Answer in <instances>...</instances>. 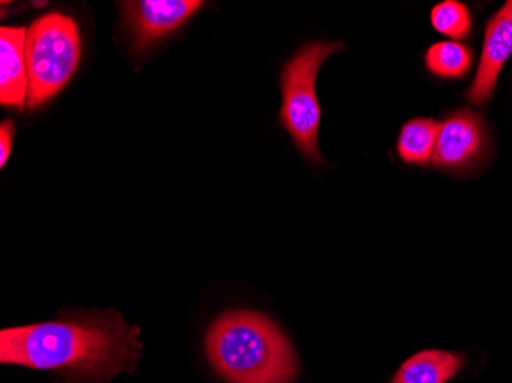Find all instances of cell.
Here are the masks:
<instances>
[{
  "label": "cell",
  "mask_w": 512,
  "mask_h": 383,
  "mask_svg": "<svg viewBox=\"0 0 512 383\" xmlns=\"http://www.w3.org/2000/svg\"><path fill=\"white\" fill-rule=\"evenodd\" d=\"M140 328L114 310L62 313L56 321L4 328L0 362L50 371L59 383H108L134 373L142 356Z\"/></svg>",
  "instance_id": "obj_1"
},
{
  "label": "cell",
  "mask_w": 512,
  "mask_h": 383,
  "mask_svg": "<svg viewBox=\"0 0 512 383\" xmlns=\"http://www.w3.org/2000/svg\"><path fill=\"white\" fill-rule=\"evenodd\" d=\"M206 354L229 383H293L298 357L281 328L263 313L232 310L206 334Z\"/></svg>",
  "instance_id": "obj_2"
},
{
  "label": "cell",
  "mask_w": 512,
  "mask_h": 383,
  "mask_svg": "<svg viewBox=\"0 0 512 383\" xmlns=\"http://www.w3.org/2000/svg\"><path fill=\"white\" fill-rule=\"evenodd\" d=\"M342 50V42L309 43L281 71L283 106L279 123L289 132L299 152L313 163L322 161L318 148L321 106L316 95V79L325 60Z\"/></svg>",
  "instance_id": "obj_3"
},
{
  "label": "cell",
  "mask_w": 512,
  "mask_h": 383,
  "mask_svg": "<svg viewBox=\"0 0 512 383\" xmlns=\"http://www.w3.org/2000/svg\"><path fill=\"white\" fill-rule=\"evenodd\" d=\"M82 54L79 27L73 17L50 13L33 22L27 33L28 108L45 105L76 73Z\"/></svg>",
  "instance_id": "obj_4"
},
{
  "label": "cell",
  "mask_w": 512,
  "mask_h": 383,
  "mask_svg": "<svg viewBox=\"0 0 512 383\" xmlns=\"http://www.w3.org/2000/svg\"><path fill=\"white\" fill-rule=\"evenodd\" d=\"M488 146L485 122L476 112L462 109L440 123L433 164L436 169L462 172L476 166Z\"/></svg>",
  "instance_id": "obj_5"
},
{
  "label": "cell",
  "mask_w": 512,
  "mask_h": 383,
  "mask_svg": "<svg viewBox=\"0 0 512 383\" xmlns=\"http://www.w3.org/2000/svg\"><path fill=\"white\" fill-rule=\"evenodd\" d=\"M125 20L135 51H143L174 33L198 8L200 0H140L123 2Z\"/></svg>",
  "instance_id": "obj_6"
},
{
  "label": "cell",
  "mask_w": 512,
  "mask_h": 383,
  "mask_svg": "<svg viewBox=\"0 0 512 383\" xmlns=\"http://www.w3.org/2000/svg\"><path fill=\"white\" fill-rule=\"evenodd\" d=\"M512 54V0L506 2L486 23L482 56L467 99L471 105L490 102L506 60Z\"/></svg>",
  "instance_id": "obj_7"
},
{
  "label": "cell",
  "mask_w": 512,
  "mask_h": 383,
  "mask_svg": "<svg viewBox=\"0 0 512 383\" xmlns=\"http://www.w3.org/2000/svg\"><path fill=\"white\" fill-rule=\"evenodd\" d=\"M27 33L19 27L0 30V103L7 108L22 109L28 100Z\"/></svg>",
  "instance_id": "obj_8"
},
{
  "label": "cell",
  "mask_w": 512,
  "mask_h": 383,
  "mask_svg": "<svg viewBox=\"0 0 512 383\" xmlns=\"http://www.w3.org/2000/svg\"><path fill=\"white\" fill-rule=\"evenodd\" d=\"M465 364L462 354L425 350L414 354L394 374L391 383H447Z\"/></svg>",
  "instance_id": "obj_9"
},
{
  "label": "cell",
  "mask_w": 512,
  "mask_h": 383,
  "mask_svg": "<svg viewBox=\"0 0 512 383\" xmlns=\"http://www.w3.org/2000/svg\"><path fill=\"white\" fill-rule=\"evenodd\" d=\"M440 123L433 118H413L398 137V154L405 164L428 166L436 151Z\"/></svg>",
  "instance_id": "obj_10"
},
{
  "label": "cell",
  "mask_w": 512,
  "mask_h": 383,
  "mask_svg": "<svg viewBox=\"0 0 512 383\" xmlns=\"http://www.w3.org/2000/svg\"><path fill=\"white\" fill-rule=\"evenodd\" d=\"M473 60L474 53L470 46L454 40L434 43L425 54L428 71L442 79H462L467 76Z\"/></svg>",
  "instance_id": "obj_11"
},
{
  "label": "cell",
  "mask_w": 512,
  "mask_h": 383,
  "mask_svg": "<svg viewBox=\"0 0 512 383\" xmlns=\"http://www.w3.org/2000/svg\"><path fill=\"white\" fill-rule=\"evenodd\" d=\"M431 23L437 33L450 37L454 42L468 39L473 30L470 10L457 0H445L437 4L431 11Z\"/></svg>",
  "instance_id": "obj_12"
},
{
  "label": "cell",
  "mask_w": 512,
  "mask_h": 383,
  "mask_svg": "<svg viewBox=\"0 0 512 383\" xmlns=\"http://www.w3.org/2000/svg\"><path fill=\"white\" fill-rule=\"evenodd\" d=\"M14 138V122L13 120H5L0 125V166L5 167L8 158L11 155Z\"/></svg>",
  "instance_id": "obj_13"
}]
</instances>
